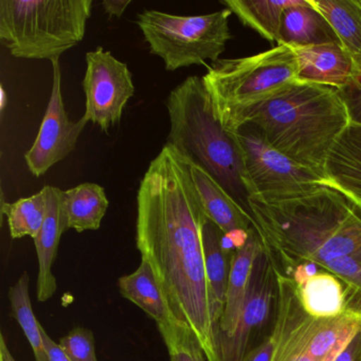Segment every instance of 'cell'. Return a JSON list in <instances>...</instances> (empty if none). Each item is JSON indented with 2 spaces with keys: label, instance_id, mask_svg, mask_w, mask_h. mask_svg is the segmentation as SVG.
I'll use <instances>...</instances> for the list:
<instances>
[{
  "label": "cell",
  "instance_id": "1",
  "mask_svg": "<svg viewBox=\"0 0 361 361\" xmlns=\"http://www.w3.org/2000/svg\"><path fill=\"white\" fill-rule=\"evenodd\" d=\"M191 166L168 143L152 160L137 195L136 245L171 312L193 331L208 361H221L202 246L208 217Z\"/></svg>",
  "mask_w": 361,
  "mask_h": 361
},
{
  "label": "cell",
  "instance_id": "27",
  "mask_svg": "<svg viewBox=\"0 0 361 361\" xmlns=\"http://www.w3.org/2000/svg\"><path fill=\"white\" fill-rule=\"evenodd\" d=\"M170 361H208L196 336L185 323L172 318L157 323Z\"/></svg>",
  "mask_w": 361,
  "mask_h": 361
},
{
  "label": "cell",
  "instance_id": "15",
  "mask_svg": "<svg viewBox=\"0 0 361 361\" xmlns=\"http://www.w3.org/2000/svg\"><path fill=\"white\" fill-rule=\"evenodd\" d=\"M299 63L300 79L343 90L358 75V67L340 44L291 47Z\"/></svg>",
  "mask_w": 361,
  "mask_h": 361
},
{
  "label": "cell",
  "instance_id": "10",
  "mask_svg": "<svg viewBox=\"0 0 361 361\" xmlns=\"http://www.w3.org/2000/svg\"><path fill=\"white\" fill-rule=\"evenodd\" d=\"M51 63L54 67L51 97L37 139L25 155L27 166L35 177L46 174L54 164L75 151L80 135L88 123L84 118L78 122L69 119L62 96L60 60Z\"/></svg>",
  "mask_w": 361,
  "mask_h": 361
},
{
  "label": "cell",
  "instance_id": "28",
  "mask_svg": "<svg viewBox=\"0 0 361 361\" xmlns=\"http://www.w3.org/2000/svg\"><path fill=\"white\" fill-rule=\"evenodd\" d=\"M345 284L348 306L361 310V252L320 265Z\"/></svg>",
  "mask_w": 361,
  "mask_h": 361
},
{
  "label": "cell",
  "instance_id": "31",
  "mask_svg": "<svg viewBox=\"0 0 361 361\" xmlns=\"http://www.w3.org/2000/svg\"><path fill=\"white\" fill-rule=\"evenodd\" d=\"M274 348V336L272 331L264 337L259 344L250 348L242 361H270Z\"/></svg>",
  "mask_w": 361,
  "mask_h": 361
},
{
  "label": "cell",
  "instance_id": "25",
  "mask_svg": "<svg viewBox=\"0 0 361 361\" xmlns=\"http://www.w3.org/2000/svg\"><path fill=\"white\" fill-rule=\"evenodd\" d=\"M30 276L28 272H23L18 282L10 287L8 298L11 304L12 314L22 327L25 336L28 339L37 361H50L47 350L42 336L41 323L37 321L33 312L29 293Z\"/></svg>",
  "mask_w": 361,
  "mask_h": 361
},
{
  "label": "cell",
  "instance_id": "12",
  "mask_svg": "<svg viewBox=\"0 0 361 361\" xmlns=\"http://www.w3.org/2000/svg\"><path fill=\"white\" fill-rule=\"evenodd\" d=\"M299 323L306 348L312 359L335 361L361 333V310L348 307L339 316L316 319L308 316L302 308Z\"/></svg>",
  "mask_w": 361,
  "mask_h": 361
},
{
  "label": "cell",
  "instance_id": "11",
  "mask_svg": "<svg viewBox=\"0 0 361 361\" xmlns=\"http://www.w3.org/2000/svg\"><path fill=\"white\" fill-rule=\"evenodd\" d=\"M276 306V272L265 248L262 249L253 266L250 287L235 333L231 337H219L221 361H242L249 344L271 316Z\"/></svg>",
  "mask_w": 361,
  "mask_h": 361
},
{
  "label": "cell",
  "instance_id": "6",
  "mask_svg": "<svg viewBox=\"0 0 361 361\" xmlns=\"http://www.w3.org/2000/svg\"><path fill=\"white\" fill-rule=\"evenodd\" d=\"M92 0H0V39L12 56L60 60L85 37Z\"/></svg>",
  "mask_w": 361,
  "mask_h": 361
},
{
  "label": "cell",
  "instance_id": "21",
  "mask_svg": "<svg viewBox=\"0 0 361 361\" xmlns=\"http://www.w3.org/2000/svg\"><path fill=\"white\" fill-rule=\"evenodd\" d=\"M223 238L221 230L210 219H207L202 228V246L215 318L219 323L225 310L226 293L233 255H230V251L224 247Z\"/></svg>",
  "mask_w": 361,
  "mask_h": 361
},
{
  "label": "cell",
  "instance_id": "34",
  "mask_svg": "<svg viewBox=\"0 0 361 361\" xmlns=\"http://www.w3.org/2000/svg\"><path fill=\"white\" fill-rule=\"evenodd\" d=\"M335 361H361V333L353 339Z\"/></svg>",
  "mask_w": 361,
  "mask_h": 361
},
{
  "label": "cell",
  "instance_id": "2",
  "mask_svg": "<svg viewBox=\"0 0 361 361\" xmlns=\"http://www.w3.org/2000/svg\"><path fill=\"white\" fill-rule=\"evenodd\" d=\"M248 204L274 263L320 266L361 252V215L331 188L274 204L249 197Z\"/></svg>",
  "mask_w": 361,
  "mask_h": 361
},
{
  "label": "cell",
  "instance_id": "23",
  "mask_svg": "<svg viewBox=\"0 0 361 361\" xmlns=\"http://www.w3.org/2000/svg\"><path fill=\"white\" fill-rule=\"evenodd\" d=\"M331 25L341 43L361 66V0H307Z\"/></svg>",
  "mask_w": 361,
  "mask_h": 361
},
{
  "label": "cell",
  "instance_id": "7",
  "mask_svg": "<svg viewBox=\"0 0 361 361\" xmlns=\"http://www.w3.org/2000/svg\"><path fill=\"white\" fill-rule=\"evenodd\" d=\"M229 9L197 16H180L157 10L137 16V25L152 54L161 58L168 71L219 62L231 39Z\"/></svg>",
  "mask_w": 361,
  "mask_h": 361
},
{
  "label": "cell",
  "instance_id": "8",
  "mask_svg": "<svg viewBox=\"0 0 361 361\" xmlns=\"http://www.w3.org/2000/svg\"><path fill=\"white\" fill-rule=\"evenodd\" d=\"M233 133L242 152L249 197L274 204L329 188L326 179L274 149L253 124Z\"/></svg>",
  "mask_w": 361,
  "mask_h": 361
},
{
  "label": "cell",
  "instance_id": "17",
  "mask_svg": "<svg viewBox=\"0 0 361 361\" xmlns=\"http://www.w3.org/2000/svg\"><path fill=\"white\" fill-rule=\"evenodd\" d=\"M263 247L261 238L253 228L244 246L232 255L225 310L219 322V337H231L238 329L250 287L253 266Z\"/></svg>",
  "mask_w": 361,
  "mask_h": 361
},
{
  "label": "cell",
  "instance_id": "22",
  "mask_svg": "<svg viewBox=\"0 0 361 361\" xmlns=\"http://www.w3.org/2000/svg\"><path fill=\"white\" fill-rule=\"evenodd\" d=\"M118 288L122 297L136 304L156 324L176 318L171 312L147 262L141 259L136 271L121 276L118 280Z\"/></svg>",
  "mask_w": 361,
  "mask_h": 361
},
{
  "label": "cell",
  "instance_id": "35",
  "mask_svg": "<svg viewBox=\"0 0 361 361\" xmlns=\"http://www.w3.org/2000/svg\"><path fill=\"white\" fill-rule=\"evenodd\" d=\"M0 361H16L10 352L9 346L7 345L3 334H0Z\"/></svg>",
  "mask_w": 361,
  "mask_h": 361
},
{
  "label": "cell",
  "instance_id": "13",
  "mask_svg": "<svg viewBox=\"0 0 361 361\" xmlns=\"http://www.w3.org/2000/svg\"><path fill=\"white\" fill-rule=\"evenodd\" d=\"M291 278L295 283L300 305L308 316L333 318L350 307L345 284L335 274L312 271L306 263L295 266Z\"/></svg>",
  "mask_w": 361,
  "mask_h": 361
},
{
  "label": "cell",
  "instance_id": "20",
  "mask_svg": "<svg viewBox=\"0 0 361 361\" xmlns=\"http://www.w3.org/2000/svg\"><path fill=\"white\" fill-rule=\"evenodd\" d=\"M62 204L67 229L79 233L98 230L109 206L104 188L94 183L63 191Z\"/></svg>",
  "mask_w": 361,
  "mask_h": 361
},
{
  "label": "cell",
  "instance_id": "24",
  "mask_svg": "<svg viewBox=\"0 0 361 361\" xmlns=\"http://www.w3.org/2000/svg\"><path fill=\"white\" fill-rule=\"evenodd\" d=\"M299 0H221L238 20L249 28L257 31L269 42L280 41L281 23L287 8L297 5Z\"/></svg>",
  "mask_w": 361,
  "mask_h": 361
},
{
  "label": "cell",
  "instance_id": "4",
  "mask_svg": "<svg viewBox=\"0 0 361 361\" xmlns=\"http://www.w3.org/2000/svg\"><path fill=\"white\" fill-rule=\"evenodd\" d=\"M166 105L170 119L166 143L207 171L251 215L238 139L215 117L202 78H187L170 92Z\"/></svg>",
  "mask_w": 361,
  "mask_h": 361
},
{
  "label": "cell",
  "instance_id": "19",
  "mask_svg": "<svg viewBox=\"0 0 361 361\" xmlns=\"http://www.w3.org/2000/svg\"><path fill=\"white\" fill-rule=\"evenodd\" d=\"M323 44L341 45L324 16L312 8L307 0H299L297 5L285 10L278 45L307 47Z\"/></svg>",
  "mask_w": 361,
  "mask_h": 361
},
{
  "label": "cell",
  "instance_id": "16",
  "mask_svg": "<svg viewBox=\"0 0 361 361\" xmlns=\"http://www.w3.org/2000/svg\"><path fill=\"white\" fill-rule=\"evenodd\" d=\"M46 189L48 194L47 214L39 233L35 238L39 261L37 297L39 302L51 299L58 289V282L52 272V266L58 255L62 234L67 230L63 210L62 190L52 185H46Z\"/></svg>",
  "mask_w": 361,
  "mask_h": 361
},
{
  "label": "cell",
  "instance_id": "14",
  "mask_svg": "<svg viewBox=\"0 0 361 361\" xmlns=\"http://www.w3.org/2000/svg\"><path fill=\"white\" fill-rule=\"evenodd\" d=\"M325 178L361 215V126L350 123L336 141L325 164Z\"/></svg>",
  "mask_w": 361,
  "mask_h": 361
},
{
  "label": "cell",
  "instance_id": "32",
  "mask_svg": "<svg viewBox=\"0 0 361 361\" xmlns=\"http://www.w3.org/2000/svg\"><path fill=\"white\" fill-rule=\"evenodd\" d=\"M42 336H43L44 344H45L46 350H47L48 357L50 361H71L68 355L66 354L60 343H56L54 340L51 339L49 335L46 333L45 329L41 327Z\"/></svg>",
  "mask_w": 361,
  "mask_h": 361
},
{
  "label": "cell",
  "instance_id": "5",
  "mask_svg": "<svg viewBox=\"0 0 361 361\" xmlns=\"http://www.w3.org/2000/svg\"><path fill=\"white\" fill-rule=\"evenodd\" d=\"M298 80L297 56L286 45L246 58L219 60L202 77L215 117L232 133L238 130L247 111L271 100Z\"/></svg>",
  "mask_w": 361,
  "mask_h": 361
},
{
  "label": "cell",
  "instance_id": "3",
  "mask_svg": "<svg viewBox=\"0 0 361 361\" xmlns=\"http://www.w3.org/2000/svg\"><path fill=\"white\" fill-rule=\"evenodd\" d=\"M350 123L336 88L300 79L247 111L238 130L253 124L274 149L325 178L329 153Z\"/></svg>",
  "mask_w": 361,
  "mask_h": 361
},
{
  "label": "cell",
  "instance_id": "9",
  "mask_svg": "<svg viewBox=\"0 0 361 361\" xmlns=\"http://www.w3.org/2000/svg\"><path fill=\"white\" fill-rule=\"evenodd\" d=\"M85 60L87 67L82 85L86 109L82 118L107 133L120 123L124 107L135 94L133 75L128 64L103 47L87 52Z\"/></svg>",
  "mask_w": 361,
  "mask_h": 361
},
{
  "label": "cell",
  "instance_id": "29",
  "mask_svg": "<svg viewBox=\"0 0 361 361\" xmlns=\"http://www.w3.org/2000/svg\"><path fill=\"white\" fill-rule=\"evenodd\" d=\"M60 345L71 361H98L94 333L90 329L75 327L61 338Z\"/></svg>",
  "mask_w": 361,
  "mask_h": 361
},
{
  "label": "cell",
  "instance_id": "26",
  "mask_svg": "<svg viewBox=\"0 0 361 361\" xmlns=\"http://www.w3.org/2000/svg\"><path fill=\"white\" fill-rule=\"evenodd\" d=\"M48 208L47 189L44 187L39 193L30 197L20 198L13 204L4 202L3 214L7 216L12 238L30 236L35 240L39 233Z\"/></svg>",
  "mask_w": 361,
  "mask_h": 361
},
{
  "label": "cell",
  "instance_id": "30",
  "mask_svg": "<svg viewBox=\"0 0 361 361\" xmlns=\"http://www.w3.org/2000/svg\"><path fill=\"white\" fill-rule=\"evenodd\" d=\"M345 102L352 123L361 126V66L355 81L348 87L338 90Z\"/></svg>",
  "mask_w": 361,
  "mask_h": 361
},
{
  "label": "cell",
  "instance_id": "33",
  "mask_svg": "<svg viewBox=\"0 0 361 361\" xmlns=\"http://www.w3.org/2000/svg\"><path fill=\"white\" fill-rule=\"evenodd\" d=\"M130 4L132 0H104L102 1V7L109 18L114 16L120 18Z\"/></svg>",
  "mask_w": 361,
  "mask_h": 361
},
{
  "label": "cell",
  "instance_id": "18",
  "mask_svg": "<svg viewBox=\"0 0 361 361\" xmlns=\"http://www.w3.org/2000/svg\"><path fill=\"white\" fill-rule=\"evenodd\" d=\"M191 172L207 217L224 234H229L236 230L250 231L255 228L252 216L207 171L192 162Z\"/></svg>",
  "mask_w": 361,
  "mask_h": 361
}]
</instances>
